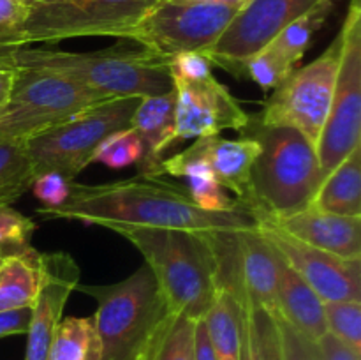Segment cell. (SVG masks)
<instances>
[{
	"mask_svg": "<svg viewBox=\"0 0 361 360\" xmlns=\"http://www.w3.org/2000/svg\"><path fill=\"white\" fill-rule=\"evenodd\" d=\"M35 212L42 219H66L101 228L127 224L183 229L221 242L235 240L240 233L259 226L247 207L204 210L192 200L187 187L145 173L95 186L73 180L63 203L39 207Z\"/></svg>",
	"mask_w": 361,
	"mask_h": 360,
	"instance_id": "6da1fadb",
	"label": "cell"
},
{
	"mask_svg": "<svg viewBox=\"0 0 361 360\" xmlns=\"http://www.w3.org/2000/svg\"><path fill=\"white\" fill-rule=\"evenodd\" d=\"M106 229L133 244L154 274L171 313L204 318L221 289L219 249L235 240H212L183 229L113 224Z\"/></svg>",
	"mask_w": 361,
	"mask_h": 360,
	"instance_id": "7a4b0ae2",
	"label": "cell"
},
{
	"mask_svg": "<svg viewBox=\"0 0 361 360\" xmlns=\"http://www.w3.org/2000/svg\"><path fill=\"white\" fill-rule=\"evenodd\" d=\"M0 66L37 67L76 80L108 97H148L173 90L169 60L133 39L87 53L51 48L0 49Z\"/></svg>",
	"mask_w": 361,
	"mask_h": 360,
	"instance_id": "3957f363",
	"label": "cell"
},
{
	"mask_svg": "<svg viewBox=\"0 0 361 360\" xmlns=\"http://www.w3.org/2000/svg\"><path fill=\"white\" fill-rule=\"evenodd\" d=\"M240 136L259 145L243 200L257 221H277L312 203L323 180L316 145L295 127L267 126L256 115Z\"/></svg>",
	"mask_w": 361,
	"mask_h": 360,
	"instance_id": "277c9868",
	"label": "cell"
},
{
	"mask_svg": "<svg viewBox=\"0 0 361 360\" xmlns=\"http://www.w3.org/2000/svg\"><path fill=\"white\" fill-rule=\"evenodd\" d=\"M78 292L97 302L95 323L101 339L99 360H148L171 309L145 263L113 284H81Z\"/></svg>",
	"mask_w": 361,
	"mask_h": 360,
	"instance_id": "5b68a950",
	"label": "cell"
},
{
	"mask_svg": "<svg viewBox=\"0 0 361 360\" xmlns=\"http://www.w3.org/2000/svg\"><path fill=\"white\" fill-rule=\"evenodd\" d=\"M11 94L0 106V138H28L66 122L71 116L108 101V95L87 85L37 67H13Z\"/></svg>",
	"mask_w": 361,
	"mask_h": 360,
	"instance_id": "8992f818",
	"label": "cell"
},
{
	"mask_svg": "<svg viewBox=\"0 0 361 360\" xmlns=\"http://www.w3.org/2000/svg\"><path fill=\"white\" fill-rule=\"evenodd\" d=\"M141 97H111L23 141L35 175L55 172L74 180L111 133L130 126Z\"/></svg>",
	"mask_w": 361,
	"mask_h": 360,
	"instance_id": "52a82bcc",
	"label": "cell"
},
{
	"mask_svg": "<svg viewBox=\"0 0 361 360\" xmlns=\"http://www.w3.org/2000/svg\"><path fill=\"white\" fill-rule=\"evenodd\" d=\"M159 0H41L32 4L23 44H56L74 37L123 39Z\"/></svg>",
	"mask_w": 361,
	"mask_h": 360,
	"instance_id": "ba28073f",
	"label": "cell"
},
{
	"mask_svg": "<svg viewBox=\"0 0 361 360\" xmlns=\"http://www.w3.org/2000/svg\"><path fill=\"white\" fill-rule=\"evenodd\" d=\"M238 9L217 0H159L123 39L168 60L180 53H203L221 37Z\"/></svg>",
	"mask_w": 361,
	"mask_h": 360,
	"instance_id": "9c48e42d",
	"label": "cell"
},
{
	"mask_svg": "<svg viewBox=\"0 0 361 360\" xmlns=\"http://www.w3.org/2000/svg\"><path fill=\"white\" fill-rule=\"evenodd\" d=\"M341 60L330 109L316 152L321 179L360 143L361 129V2L351 0L341 28ZM323 182V180H321Z\"/></svg>",
	"mask_w": 361,
	"mask_h": 360,
	"instance_id": "30bf717a",
	"label": "cell"
},
{
	"mask_svg": "<svg viewBox=\"0 0 361 360\" xmlns=\"http://www.w3.org/2000/svg\"><path fill=\"white\" fill-rule=\"evenodd\" d=\"M341 42V34H337L317 59L296 67L264 101L256 119L267 126L295 127L310 143L317 145L334 95Z\"/></svg>",
	"mask_w": 361,
	"mask_h": 360,
	"instance_id": "8fae6325",
	"label": "cell"
},
{
	"mask_svg": "<svg viewBox=\"0 0 361 360\" xmlns=\"http://www.w3.org/2000/svg\"><path fill=\"white\" fill-rule=\"evenodd\" d=\"M317 2L321 0H247L203 55L212 66L245 80L247 62Z\"/></svg>",
	"mask_w": 361,
	"mask_h": 360,
	"instance_id": "7c38bea8",
	"label": "cell"
},
{
	"mask_svg": "<svg viewBox=\"0 0 361 360\" xmlns=\"http://www.w3.org/2000/svg\"><path fill=\"white\" fill-rule=\"evenodd\" d=\"M259 229L286 263L323 302L361 300V260H345L288 235L268 221Z\"/></svg>",
	"mask_w": 361,
	"mask_h": 360,
	"instance_id": "4fadbf2b",
	"label": "cell"
},
{
	"mask_svg": "<svg viewBox=\"0 0 361 360\" xmlns=\"http://www.w3.org/2000/svg\"><path fill=\"white\" fill-rule=\"evenodd\" d=\"M175 92V129L171 145L201 136H214L222 131H242L249 122V113L235 95L215 76L204 80L171 78Z\"/></svg>",
	"mask_w": 361,
	"mask_h": 360,
	"instance_id": "5bb4252c",
	"label": "cell"
},
{
	"mask_svg": "<svg viewBox=\"0 0 361 360\" xmlns=\"http://www.w3.org/2000/svg\"><path fill=\"white\" fill-rule=\"evenodd\" d=\"M44 279L32 306L30 327L25 360H46L49 342L56 325L62 320L63 309L71 293L76 289L81 268L69 253H42Z\"/></svg>",
	"mask_w": 361,
	"mask_h": 360,
	"instance_id": "9a60e30c",
	"label": "cell"
},
{
	"mask_svg": "<svg viewBox=\"0 0 361 360\" xmlns=\"http://www.w3.org/2000/svg\"><path fill=\"white\" fill-rule=\"evenodd\" d=\"M242 302L275 313L277 306V253L259 226L236 236L233 282L228 286Z\"/></svg>",
	"mask_w": 361,
	"mask_h": 360,
	"instance_id": "2e32d148",
	"label": "cell"
},
{
	"mask_svg": "<svg viewBox=\"0 0 361 360\" xmlns=\"http://www.w3.org/2000/svg\"><path fill=\"white\" fill-rule=\"evenodd\" d=\"M268 222L317 249L345 260H361V217L330 214L309 205L288 217Z\"/></svg>",
	"mask_w": 361,
	"mask_h": 360,
	"instance_id": "e0dca14e",
	"label": "cell"
},
{
	"mask_svg": "<svg viewBox=\"0 0 361 360\" xmlns=\"http://www.w3.org/2000/svg\"><path fill=\"white\" fill-rule=\"evenodd\" d=\"M259 152V145L250 138L240 136L238 140H228L221 134L201 136L183 152H178L185 159L201 161L212 173L215 180L226 191L235 193L238 201L245 200L249 175L252 162Z\"/></svg>",
	"mask_w": 361,
	"mask_h": 360,
	"instance_id": "ac0fdd59",
	"label": "cell"
},
{
	"mask_svg": "<svg viewBox=\"0 0 361 360\" xmlns=\"http://www.w3.org/2000/svg\"><path fill=\"white\" fill-rule=\"evenodd\" d=\"M277 253V251H275ZM275 314L296 332L316 342L326 334L323 300L277 253V306Z\"/></svg>",
	"mask_w": 361,
	"mask_h": 360,
	"instance_id": "d6986e66",
	"label": "cell"
},
{
	"mask_svg": "<svg viewBox=\"0 0 361 360\" xmlns=\"http://www.w3.org/2000/svg\"><path fill=\"white\" fill-rule=\"evenodd\" d=\"M130 127L136 129L143 143V157L137 162L140 173L159 176L162 152L171 147L175 129V92L148 95L137 102Z\"/></svg>",
	"mask_w": 361,
	"mask_h": 360,
	"instance_id": "ffe728a7",
	"label": "cell"
},
{
	"mask_svg": "<svg viewBox=\"0 0 361 360\" xmlns=\"http://www.w3.org/2000/svg\"><path fill=\"white\" fill-rule=\"evenodd\" d=\"M44 279L42 253L27 247L0 267V311L32 307Z\"/></svg>",
	"mask_w": 361,
	"mask_h": 360,
	"instance_id": "44dd1931",
	"label": "cell"
},
{
	"mask_svg": "<svg viewBox=\"0 0 361 360\" xmlns=\"http://www.w3.org/2000/svg\"><path fill=\"white\" fill-rule=\"evenodd\" d=\"M310 205L330 214L361 217V145L324 176Z\"/></svg>",
	"mask_w": 361,
	"mask_h": 360,
	"instance_id": "7402d4cb",
	"label": "cell"
},
{
	"mask_svg": "<svg viewBox=\"0 0 361 360\" xmlns=\"http://www.w3.org/2000/svg\"><path fill=\"white\" fill-rule=\"evenodd\" d=\"M215 360H240L242 355V300L228 286H221L204 314Z\"/></svg>",
	"mask_w": 361,
	"mask_h": 360,
	"instance_id": "603a6c76",
	"label": "cell"
},
{
	"mask_svg": "<svg viewBox=\"0 0 361 360\" xmlns=\"http://www.w3.org/2000/svg\"><path fill=\"white\" fill-rule=\"evenodd\" d=\"M164 175L187 179V184H189L187 189H189L190 196L204 210L224 212L245 207L242 201L226 194V189L215 180L214 173L196 159H185L180 154L171 155L169 159H162L159 176Z\"/></svg>",
	"mask_w": 361,
	"mask_h": 360,
	"instance_id": "cb8c5ba5",
	"label": "cell"
},
{
	"mask_svg": "<svg viewBox=\"0 0 361 360\" xmlns=\"http://www.w3.org/2000/svg\"><path fill=\"white\" fill-rule=\"evenodd\" d=\"M99 339L95 316H67L60 320L53 332L46 360H99Z\"/></svg>",
	"mask_w": 361,
	"mask_h": 360,
	"instance_id": "d4e9b609",
	"label": "cell"
},
{
	"mask_svg": "<svg viewBox=\"0 0 361 360\" xmlns=\"http://www.w3.org/2000/svg\"><path fill=\"white\" fill-rule=\"evenodd\" d=\"M338 0H321L312 9L307 11L300 18H296L293 23H289L274 41L270 42V48L281 53L293 67L302 66V60L309 48L312 46L314 37L317 32L324 27L328 18L337 7Z\"/></svg>",
	"mask_w": 361,
	"mask_h": 360,
	"instance_id": "484cf974",
	"label": "cell"
},
{
	"mask_svg": "<svg viewBox=\"0 0 361 360\" xmlns=\"http://www.w3.org/2000/svg\"><path fill=\"white\" fill-rule=\"evenodd\" d=\"M240 360H282L281 337L274 313L247 302H242Z\"/></svg>",
	"mask_w": 361,
	"mask_h": 360,
	"instance_id": "4316f807",
	"label": "cell"
},
{
	"mask_svg": "<svg viewBox=\"0 0 361 360\" xmlns=\"http://www.w3.org/2000/svg\"><path fill=\"white\" fill-rule=\"evenodd\" d=\"M35 179L23 141L0 138V205H13L30 191Z\"/></svg>",
	"mask_w": 361,
	"mask_h": 360,
	"instance_id": "83f0119b",
	"label": "cell"
},
{
	"mask_svg": "<svg viewBox=\"0 0 361 360\" xmlns=\"http://www.w3.org/2000/svg\"><path fill=\"white\" fill-rule=\"evenodd\" d=\"M196 320L173 313L162 328L148 360H196Z\"/></svg>",
	"mask_w": 361,
	"mask_h": 360,
	"instance_id": "f1b7e54d",
	"label": "cell"
},
{
	"mask_svg": "<svg viewBox=\"0 0 361 360\" xmlns=\"http://www.w3.org/2000/svg\"><path fill=\"white\" fill-rule=\"evenodd\" d=\"M326 332L361 355V300L323 302Z\"/></svg>",
	"mask_w": 361,
	"mask_h": 360,
	"instance_id": "f546056e",
	"label": "cell"
},
{
	"mask_svg": "<svg viewBox=\"0 0 361 360\" xmlns=\"http://www.w3.org/2000/svg\"><path fill=\"white\" fill-rule=\"evenodd\" d=\"M141 157H143L141 138L136 129L129 126L126 129L111 133L99 145L94 155V162H101L111 169H122L134 164L137 166Z\"/></svg>",
	"mask_w": 361,
	"mask_h": 360,
	"instance_id": "4dcf8cb0",
	"label": "cell"
},
{
	"mask_svg": "<svg viewBox=\"0 0 361 360\" xmlns=\"http://www.w3.org/2000/svg\"><path fill=\"white\" fill-rule=\"evenodd\" d=\"M295 67L270 46L257 52L245 66V80L254 81L263 92L275 90Z\"/></svg>",
	"mask_w": 361,
	"mask_h": 360,
	"instance_id": "1f68e13d",
	"label": "cell"
},
{
	"mask_svg": "<svg viewBox=\"0 0 361 360\" xmlns=\"http://www.w3.org/2000/svg\"><path fill=\"white\" fill-rule=\"evenodd\" d=\"M30 4L27 0H0V49L23 44V28Z\"/></svg>",
	"mask_w": 361,
	"mask_h": 360,
	"instance_id": "d6a6232c",
	"label": "cell"
},
{
	"mask_svg": "<svg viewBox=\"0 0 361 360\" xmlns=\"http://www.w3.org/2000/svg\"><path fill=\"white\" fill-rule=\"evenodd\" d=\"M37 224L34 219L14 210L11 205H0V246L28 247Z\"/></svg>",
	"mask_w": 361,
	"mask_h": 360,
	"instance_id": "836d02e7",
	"label": "cell"
},
{
	"mask_svg": "<svg viewBox=\"0 0 361 360\" xmlns=\"http://www.w3.org/2000/svg\"><path fill=\"white\" fill-rule=\"evenodd\" d=\"M275 325H277L279 337H281L282 360H319L317 359L316 342L303 337L296 332L286 320L274 313Z\"/></svg>",
	"mask_w": 361,
	"mask_h": 360,
	"instance_id": "e575fe53",
	"label": "cell"
},
{
	"mask_svg": "<svg viewBox=\"0 0 361 360\" xmlns=\"http://www.w3.org/2000/svg\"><path fill=\"white\" fill-rule=\"evenodd\" d=\"M71 184L73 180H67L60 173L44 172L35 175L30 191L42 203L41 207H56L67 200L71 193Z\"/></svg>",
	"mask_w": 361,
	"mask_h": 360,
	"instance_id": "d590c367",
	"label": "cell"
},
{
	"mask_svg": "<svg viewBox=\"0 0 361 360\" xmlns=\"http://www.w3.org/2000/svg\"><path fill=\"white\" fill-rule=\"evenodd\" d=\"M212 62L197 52L180 53V55L169 59V74L171 78H182V80L196 81L212 76Z\"/></svg>",
	"mask_w": 361,
	"mask_h": 360,
	"instance_id": "8d00e7d4",
	"label": "cell"
},
{
	"mask_svg": "<svg viewBox=\"0 0 361 360\" xmlns=\"http://www.w3.org/2000/svg\"><path fill=\"white\" fill-rule=\"evenodd\" d=\"M316 349L319 360H361V355L353 352L349 346H345L341 339H337L330 332L317 339Z\"/></svg>",
	"mask_w": 361,
	"mask_h": 360,
	"instance_id": "74e56055",
	"label": "cell"
},
{
	"mask_svg": "<svg viewBox=\"0 0 361 360\" xmlns=\"http://www.w3.org/2000/svg\"><path fill=\"white\" fill-rule=\"evenodd\" d=\"M30 318L32 307L0 311V339L27 334L28 327H30Z\"/></svg>",
	"mask_w": 361,
	"mask_h": 360,
	"instance_id": "f35d334b",
	"label": "cell"
},
{
	"mask_svg": "<svg viewBox=\"0 0 361 360\" xmlns=\"http://www.w3.org/2000/svg\"><path fill=\"white\" fill-rule=\"evenodd\" d=\"M194 342H196V360H215L214 348H212L210 335H208V328H207V321H204V318L196 320Z\"/></svg>",
	"mask_w": 361,
	"mask_h": 360,
	"instance_id": "ab89813d",
	"label": "cell"
},
{
	"mask_svg": "<svg viewBox=\"0 0 361 360\" xmlns=\"http://www.w3.org/2000/svg\"><path fill=\"white\" fill-rule=\"evenodd\" d=\"M14 80V69L7 66H0V106L7 101L11 94V87H13Z\"/></svg>",
	"mask_w": 361,
	"mask_h": 360,
	"instance_id": "60d3db41",
	"label": "cell"
},
{
	"mask_svg": "<svg viewBox=\"0 0 361 360\" xmlns=\"http://www.w3.org/2000/svg\"><path fill=\"white\" fill-rule=\"evenodd\" d=\"M30 247V246H28ZM27 249V247H9V246H0V267L4 265V261L7 260L9 256H13V254L20 253V251Z\"/></svg>",
	"mask_w": 361,
	"mask_h": 360,
	"instance_id": "b9f144b4",
	"label": "cell"
},
{
	"mask_svg": "<svg viewBox=\"0 0 361 360\" xmlns=\"http://www.w3.org/2000/svg\"><path fill=\"white\" fill-rule=\"evenodd\" d=\"M27 2L30 4V6H32V4H37V2H41V0H27Z\"/></svg>",
	"mask_w": 361,
	"mask_h": 360,
	"instance_id": "7bdbcfd3",
	"label": "cell"
},
{
	"mask_svg": "<svg viewBox=\"0 0 361 360\" xmlns=\"http://www.w3.org/2000/svg\"><path fill=\"white\" fill-rule=\"evenodd\" d=\"M281 353H282V352H281Z\"/></svg>",
	"mask_w": 361,
	"mask_h": 360,
	"instance_id": "ee69618b",
	"label": "cell"
}]
</instances>
